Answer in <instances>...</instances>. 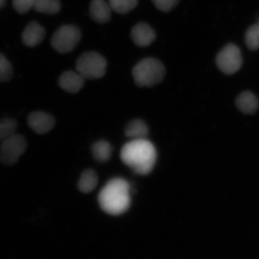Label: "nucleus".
Here are the masks:
<instances>
[{
	"label": "nucleus",
	"mask_w": 259,
	"mask_h": 259,
	"mask_svg": "<svg viewBox=\"0 0 259 259\" xmlns=\"http://www.w3.org/2000/svg\"><path fill=\"white\" fill-rule=\"evenodd\" d=\"M94 157L98 161L105 162L110 159L112 154V147L108 142L100 141L93 147Z\"/></svg>",
	"instance_id": "f3484780"
},
{
	"label": "nucleus",
	"mask_w": 259,
	"mask_h": 259,
	"mask_svg": "<svg viewBox=\"0 0 259 259\" xmlns=\"http://www.w3.org/2000/svg\"><path fill=\"white\" fill-rule=\"evenodd\" d=\"M236 107L240 111L244 114H253L258 110L259 102L258 98L251 92L245 91L237 97Z\"/></svg>",
	"instance_id": "ddd939ff"
},
{
	"label": "nucleus",
	"mask_w": 259,
	"mask_h": 259,
	"mask_svg": "<svg viewBox=\"0 0 259 259\" xmlns=\"http://www.w3.org/2000/svg\"><path fill=\"white\" fill-rule=\"evenodd\" d=\"M28 123L37 134L44 135L50 132L55 126V118L47 112H32L28 117Z\"/></svg>",
	"instance_id": "6e6552de"
},
{
	"label": "nucleus",
	"mask_w": 259,
	"mask_h": 259,
	"mask_svg": "<svg viewBox=\"0 0 259 259\" xmlns=\"http://www.w3.org/2000/svg\"><path fill=\"white\" fill-rule=\"evenodd\" d=\"M112 10L120 14H125L136 8L139 0H108Z\"/></svg>",
	"instance_id": "a211bd4d"
},
{
	"label": "nucleus",
	"mask_w": 259,
	"mask_h": 259,
	"mask_svg": "<svg viewBox=\"0 0 259 259\" xmlns=\"http://www.w3.org/2000/svg\"><path fill=\"white\" fill-rule=\"evenodd\" d=\"M13 76V66L7 58L0 53V82L9 81Z\"/></svg>",
	"instance_id": "412c9836"
},
{
	"label": "nucleus",
	"mask_w": 259,
	"mask_h": 259,
	"mask_svg": "<svg viewBox=\"0 0 259 259\" xmlns=\"http://www.w3.org/2000/svg\"><path fill=\"white\" fill-rule=\"evenodd\" d=\"M61 7L59 0H35L33 9L37 13L55 15L60 11Z\"/></svg>",
	"instance_id": "dca6fc26"
},
{
	"label": "nucleus",
	"mask_w": 259,
	"mask_h": 259,
	"mask_svg": "<svg viewBox=\"0 0 259 259\" xmlns=\"http://www.w3.org/2000/svg\"><path fill=\"white\" fill-rule=\"evenodd\" d=\"M258 24H259V22H258Z\"/></svg>",
	"instance_id": "393cba45"
},
{
	"label": "nucleus",
	"mask_w": 259,
	"mask_h": 259,
	"mask_svg": "<svg viewBox=\"0 0 259 259\" xmlns=\"http://www.w3.org/2000/svg\"><path fill=\"white\" fill-rule=\"evenodd\" d=\"M28 147L26 139L22 135L14 134L2 141L0 146V161L7 166L18 163L19 158Z\"/></svg>",
	"instance_id": "39448f33"
},
{
	"label": "nucleus",
	"mask_w": 259,
	"mask_h": 259,
	"mask_svg": "<svg viewBox=\"0 0 259 259\" xmlns=\"http://www.w3.org/2000/svg\"><path fill=\"white\" fill-rule=\"evenodd\" d=\"M245 42L250 51L259 49V24H254L248 28L245 34Z\"/></svg>",
	"instance_id": "6ab92c4d"
},
{
	"label": "nucleus",
	"mask_w": 259,
	"mask_h": 259,
	"mask_svg": "<svg viewBox=\"0 0 259 259\" xmlns=\"http://www.w3.org/2000/svg\"><path fill=\"white\" fill-rule=\"evenodd\" d=\"M125 135L131 140L147 139L148 126L144 120L136 119L131 121L125 129Z\"/></svg>",
	"instance_id": "4468645a"
},
{
	"label": "nucleus",
	"mask_w": 259,
	"mask_h": 259,
	"mask_svg": "<svg viewBox=\"0 0 259 259\" xmlns=\"http://www.w3.org/2000/svg\"><path fill=\"white\" fill-rule=\"evenodd\" d=\"M98 184V176L96 172L92 169H87L81 174L79 182L78 189L82 193L88 194L96 188Z\"/></svg>",
	"instance_id": "2eb2a0df"
},
{
	"label": "nucleus",
	"mask_w": 259,
	"mask_h": 259,
	"mask_svg": "<svg viewBox=\"0 0 259 259\" xmlns=\"http://www.w3.org/2000/svg\"><path fill=\"white\" fill-rule=\"evenodd\" d=\"M5 3H6V0H0V10L5 6Z\"/></svg>",
	"instance_id": "b1692460"
},
{
	"label": "nucleus",
	"mask_w": 259,
	"mask_h": 259,
	"mask_svg": "<svg viewBox=\"0 0 259 259\" xmlns=\"http://www.w3.org/2000/svg\"><path fill=\"white\" fill-rule=\"evenodd\" d=\"M218 69L227 75H232L241 69L243 65L241 50L233 44H229L218 53L216 57Z\"/></svg>",
	"instance_id": "0eeeda50"
},
{
	"label": "nucleus",
	"mask_w": 259,
	"mask_h": 259,
	"mask_svg": "<svg viewBox=\"0 0 259 259\" xmlns=\"http://www.w3.org/2000/svg\"><path fill=\"white\" fill-rule=\"evenodd\" d=\"M112 9L105 0H92L90 6V15L94 21L106 23L111 18Z\"/></svg>",
	"instance_id": "f8f14e48"
},
{
	"label": "nucleus",
	"mask_w": 259,
	"mask_h": 259,
	"mask_svg": "<svg viewBox=\"0 0 259 259\" xmlns=\"http://www.w3.org/2000/svg\"><path fill=\"white\" fill-rule=\"evenodd\" d=\"M84 79L76 71H67L59 78V84L64 91L69 93H77L84 84Z\"/></svg>",
	"instance_id": "9b49d317"
},
{
	"label": "nucleus",
	"mask_w": 259,
	"mask_h": 259,
	"mask_svg": "<svg viewBox=\"0 0 259 259\" xmlns=\"http://www.w3.org/2000/svg\"><path fill=\"white\" fill-rule=\"evenodd\" d=\"M17 129L16 120L13 118L0 120V141H3L15 134Z\"/></svg>",
	"instance_id": "aec40b11"
},
{
	"label": "nucleus",
	"mask_w": 259,
	"mask_h": 259,
	"mask_svg": "<svg viewBox=\"0 0 259 259\" xmlns=\"http://www.w3.org/2000/svg\"><path fill=\"white\" fill-rule=\"evenodd\" d=\"M46 30L38 23L32 21L27 25L23 34L22 40L26 47H35L44 40Z\"/></svg>",
	"instance_id": "9d476101"
},
{
	"label": "nucleus",
	"mask_w": 259,
	"mask_h": 259,
	"mask_svg": "<svg viewBox=\"0 0 259 259\" xmlns=\"http://www.w3.org/2000/svg\"><path fill=\"white\" fill-rule=\"evenodd\" d=\"M156 32L147 23H140L135 25L131 31V38L136 46L146 47L156 39Z\"/></svg>",
	"instance_id": "1a4fd4ad"
},
{
	"label": "nucleus",
	"mask_w": 259,
	"mask_h": 259,
	"mask_svg": "<svg viewBox=\"0 0 259 259\" xmlns=\"http://www.w3.org/2000/svg\"><path fill=\"white\" fill-rule=\"evenodd\" d=\"M81 37V31L77 27L71 25H63L54 34L51 44L58 52L66 54L74 50Z\"/></svg>",
	"instance_id": "423d86ee"
},
{
	"label": "nucleus",
	"mask_w": 259,
	"mask_h": 259,
	"mask_svg": "<svg viewBox=\"0 0 259 259\" xmlns=\"http://www.w3.org/2000/svg\"><path fill=\"white\" fill-rule=\"evenodd\" d=\"M180 1V0H152L153 4L157 9L164 13L171 11L178 5Z\"/></svg>",
	"instance_id": "5701e85b"
},
{
	"label": "nucleus",
	"mask_w": 259,
	"mask_h": 259,
	"mask_svg": "<svg viewBox=\"0 0 259 259\" xmlns=\"http://www.w3.org/2000/svg\"><path fill=\"white\" fill-rule=\"evenodd\" d=\"M135 83L141 88H151L161 83L166 74V69L161 61L147 58L139 61L133 69Z\"/></svg>",
	"instance_id": "7ed1b4c3"
},
{
	"label": "nucleus",
	"mask_w": 259,
	"mask_h": 259,
	"mask_svg": "<svg viewBox=\"0 0 259 259\" xmlns=\"http://www.w3.org/2000/svg\"><path fill=\"white\" fill-rule=\"evenodd\" d=\"M35 3V0H13V5L16 12L20 14H25L33 8Z\"/></svg>",
	"instance_id": "4be33fe9"
},
{
	"label": "nucleus",
	"mask_w": 259,
	"mask_h": 259,
	"mask_svg": "<svg viewBox=\"0 0 259 259\" xmlns=\"http://www.w3.org/2000/svg\"><path fill=\"white\" fill-rule=\"evenodd\" d=\"M156 157V148L147 139L131 140L121 150L122 161L135 173L143 176L152 171Z\"/></svg>",
	"instance_id": "f257e3e1"
},
{
	"label": "nucleus",
	"mask_w": 259,
	"mask_h": 259,
	"mask_svg": "<svg viewBox=\"0 0 259 259\" xmlns=\"http://www.w3.org/2000/svg\"><path fill=\"white\" fill-rule=\"evenodd\" d=\"M107 61L97 52H87L79 56L76 61V71L84 79H100L105 76Z\"/></svg>",
	"instance_id": "20e7f679"
},
{
	"label": "nucleus",
	"mask_w": 259,
	"mask_h": 259,
	"mask_svg": "<svg viewBox=\"0 0 259 259\" xmlns=\"http://www.w3.org/2000/svg\"><path fill=\"white\" fill-rule=\"evenodd\" d=\"M130 185L121 178L109 181L100 191L98 201L102 210L112 215H120L128 209L131 198Z\"/></svg>",
	"instance_id": "f03ea898"
}]
</instances>
